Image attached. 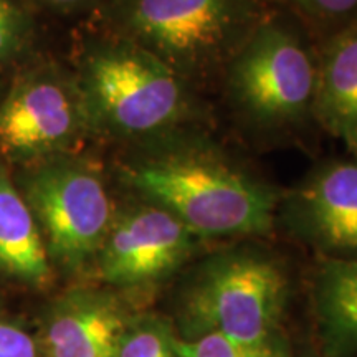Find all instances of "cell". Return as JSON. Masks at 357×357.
Returning <instances> with one entry per match:
<instances>
[{"label": "cell", "mask_w": 357, "mask_h": 357, "mask_svg": "<svg viewBox=\"0 0 357 357\" xmlns=\"http://www.w3.org/2000/svg\"><path fill=\"white\" fill-rule=\"evenodd\" d=\"M37 344L19 326L0 321V357H37Z\"/></svg>", "instance_id": "ac0fdd59"}, {"label": "cell", "mask_w": 357, "mask_h": 357, "mask_svg": "<svg viewBox=\"0 0 357 357\" xmlns=\"http://www.w3.org/2000/svg\"><path fill=\"white\" fill-rule=\"evenodd\" d=\"M265 12L263 0H109L121 37L185 82L227 66Z\"/></svg>", "instance_id": "7a4b0ae2"}, {"label": "cell", "mask_w": 357, "mask_h": 357, "mask_svg": "<svg viewBox=\"0 0 357 357\" xmlns=\"http://www.w3.org/2000/svg\"><path fill=\"white\" fill-rule=\"evenodd\" d=\"M116 357H177L174 339L155 324L128 329Z\"/></svg>", "instance_id": "2e32d148"}, {"label": "cell", "mask_w": 357, "mask_h": 357, "mask_svg": "<svg viewBox=\"0 0 357 357\" xmlns=\"http://www.w3.org/2000/svg\"><path fill=\"white\" fill-rule=\"evenodd\" d=\"M312 114L357 159V19L326 40L316 61Z\"/></svg>", "instance_id": "8fae6325"}, {"label": "cell", "mask_w": 357, "mask_h": 357, "mask_svg": "<svg viewBox=\"0 0 357 357\" xmlns=\"http://www.w3.org/2000/svg\"><path fill=\"white\" fill-rule=\"evenodd\" d=\"M0 270L12 278L43 288L53 271L45 240L24 195L0 167Z\"/></svg>", "instance_id": "7c38bea8"}, {"label": "cell", "mask_w": 357, "mask_h": 357, "mask_svg": "<svg viewBox=\"0 0 357 357\" xmlns=\"http://www.w3.org/2000/svg\"><path fill=\"white\" fill-rule=\"evenodd\" d=\"M227 88L252 121L291 126L312 114L316 61L291 25L265 12L227 63Z\"/></svg>", "instance_id": "277c9868"}, {"label": "cell", "mask_w": 357, "mask_h": 357, "mask_svg": "<svg viewBox=\"0 0 357 357\" xmlns=\"http://www.w3.org/2000/svg\"><path fill=\"white\" fill-rule=\"evenodd\" d=\"M78 84L91 128L114 136H160L190 114L185 79L123 37L95 45L84 58Z\"/></svg>", "instance_id": "3957f363"}, {"label": "cell", "mask_w": 357, "mask_h": 357, "mask_svg": "<svg viewBox=\"0 0 357 357\" xmlns=\"http://www.w3.org/2000/svg\"><path fill=\"white\" fill-rule=\"evenodd\" d=\"M194 234L158 205L114 218L98 252L100 275L116 287H142L166 278L189 257Z\"/></svg>", "instance_id": "ba28073f"}, {"label": "cell", "mask_w": 357, "mask_h": 357, "mask_svg": "<svg viewBox=\"0 0 357 357\" xmlns=\"http://www.w3.org/2000/svg\"><path fill=\"white\" fill-rule=\"evenodd\" d=\"M177 357H275L270 346H250L218 333L200 334L192 341H174Z\"/></svg>", "instance_id": "5bb4252c"}, {"label": "cell", "mask_w": 357, "mask_h": 357, "mask_svg": "<svg viewBox=\"0 0 357 357\" xmlns=\"http://www.w3.org/2000/svg\"><path fill=\"white\" fill-rule=\"evenodd\" d=\"M29 17L15 0H0V61L20 52L29 35Z\"/></svg>", "instance_id": "e0dca14e"}, {"label": "cell", "mask_w": 357, "mask_h": 357, "mask_svg": "<svg viewBox=\"0 0 357 357\" xmlns=\"http://www.w3.org/2000/svg\"><path fill=\"white\" fill-rule=\"evenodd\" d=\"M287 276L270 258L227 253L208 260L190 283L185 316L200 333L250 346H270L283 311Z\"/></svg>", "instance_id": "5b68a950"}, {"label": "cell", "mask_w": 357, "mask_h": 357, "mask_svg": "<svg viewBox=\"0 0 357 357\" xmlns=\"http://www.w3.org/2000/svg\"><path fill=\"white\" fill-rule=\"evenodd\" d=\"M311 24L336 32L357 19V0H280Z\"/></svg>", "instance_id": "9a60e30c"}, {"label": "cell", "mask_w": 357, "mask_h": 357, "mask_svg": "<svg viewBox=\"0 0 357 357\" xmlns=\"http://www.w3.org/2000/svg\"><path fill=\"white\" fill-rule=\"evenodd\" d=\"M126 331V314L113 296L75 291L53 306L42 347L47 357H116Z\"/></svg>", "instance_id": "30bf717a"}, {"label": "cell", "mask_w": 357, "mask_h": 357, "mask_svg": "<svg viewBox=\"0 0 357 357\" xmlns=\"http://www.w3.org/2000/svg\"><path fill=\"white\" fill-rule=\"evenodd\" d=\"M316 303L331 344L342 352L357 351V260L329 258L321 266Z\"/></svg>", "instance_id": "4fadbf2b"}, {"label": "cell", "mask_w": 357, "mask_h": 357, "mask_svg": "<svg viewBox=\"0 0 357 357\" xmlns=\"http://www.w3.org/2000/svg\"><path fill=\"white\" fill-rule=\"evenodd\" d=\"M126 182L194 235H263L273 229L278 194L202 147L172 146L131 164Z\"/></svg>", "instance_id": "6da1fadb"}, {"label": "cell", "mask_w": 357, "mask_h": 357, "mask_svg": "<svg viewBox=\"0 0 357 357\" xmlns=\"http://www.w3.org/2000/svg\"><path fill=\"white\" fill-rule=\"evenodd\" d=\"M91 128L78 82L56 70L24 77L0 102V155L48 160L65 153Z\"/></svg>", "instance_id": "52a82bcc"}, {"label": "cell", "mask_w": 357, "mask_h": 357, "mask_svg": "<svg viewBox=\"0 0 357 357\" xmlns=\"http://www.w3.org/2000/svg\"><path fill=\"white\" fill-rule=\"evenodd\" d=\"M19 190L43 231L48 257L58 265L77 270L98 255L114 217L96 171L53 158L22 176Z\"/></svg>", "instance_id": "8992f818"}, {"label": "cell", "mask_w": 357, "mask_h": 357, "mask_svg": "<svg viewBox=\"0 0 357 357\" xmlns=\"http://www.w3.org/2000/svg\"><path fill=\"white\" fill-rule=\"evenodd\" d=\"M291 205L321 248L333 258L357 260V159L316 167L294 192Z\"/></svg>", "instance_id": "9c48e42d"}, {"label": "cell", "mask_w": 357, "mask_h": 357, "mask_svg": "<svg viewBox=\"0 0 357 357\" xmlns=\"http://www.w3.org/2000/svg\"><path fill=\"white\" fill-rule=\"evenodd\" d=\"M45 6L56 8V10L71 12V10H82V8L96 6L102 0H40Z\"/></svg>", "instance_id": "d6986e66"}]
</instances>
